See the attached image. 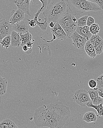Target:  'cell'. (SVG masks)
<instances>
[{"mask_svg":"<svg viewBox=\"0 0 103 128\" xmlns=\"http://www.w3.org/2000/svg\"><path fill=\"white\" fill-rule=\"evenodd\" d=\"M73 99L77 104L84 107L91 101L88 92L85 89H79L74 92Z\"/></svg>","mask_w":103,"mask_h":128,"instance_id":"7","label":"cell"},{"mask_svg":"<svg viewBox=\"0 0 103 128\" xmlns=\"http://www.w3.org/2000/svg\"></svg>","mask_w":103,"mask_h":128,"instance_id":"37","label":"cell"},{"mask_svg":"<svg viewBox=\"0 0 103 128\" xmlns=\"http://www.w3.org/2000/svg\"><path fill=\"white\" fill-rule=\"evenodd\" d=\"M37 22V25L38 26L41 30L43 31H46L47 29L48 26V23L46 19L44 18V20L43 22H41L38 20V19H36Z\"/></svg>","mask_w":103,"mask_h":128,"instance_id":"26","label":"cell"},{"mask_svg":"<svg viewBox=\"0 0 103 128\" xmlns=\"http://www.w3.org/2000/svg\"><path fill=\"white\" fill-rule=\"evenodd\" d=\"M22 49H23V50L24 52H27L28 50V48L27 46L26 45L23 46Z\"/></svg>","mask_w":103,"mask_h":128,"instance_id":"34","label":"cell"},{"mask_svg":"<svg viewBox=\"0 0 103 128\" xmlns=\"http://www.w3.org/2000/svg\"><path fill=\"white\" fill-rule=\"evenodd\" d=\"M68 12V6L65 0H48L43 15L48 23L51 22L56 23Z\"/></svg>","mask_w":103,"mask_h":128,"instance_id":"1","label":"cell"},{"mask_svg":"<svg viewBox=\"0 0 103 128\" xmlns=\"http://www.w3.org/2000/svg\"><path fill=\"white\" fill-rule=\"evenodd\" d=\"M90 32L92 35H95L98 34L100 30V28L98 24L96 23H94L91 25L89 27Z\"/></svg>","mask_w":103,"mask_h":128,"instance_id":"24","label":"cell"},{"mask_svg":"<svg viewBox=\"0 0 103 128\" xmlns=\"http://www.w3.org/2000/svg\"><path fill=\"white\" fill-rule=\"evenodd\" d=\"M70 116L69 108L66 106L55 104L52 117L47 122L44 127L51 128H63Z\"/></svg>","mask_w":103,"mask_h":128,"instance_id":"2","label":"cell"},{"mask_svg":"<svg viewBox=\"0 0 103 128\" xmlns=\"http://www.w3.org/2000/svg\"><path fill=\"white\" fill-rule=\"evenodd\" d=\"M55 22H50L48 24V26H49V28H53L55 26Z\"/></svg>","mask_w":103,"mask_h":128,"instance_id":"33","label":"cell"},{"mask_svg":"<svg viewBox=\"0 0 103 128\" xmlns=\"http://www.w3.org/2000/svg\"><path fill=\"white\" fill-rule=\"evenodd\" d=\"M11 46L13 47H19L22 43L21 37L20 33L12 30L11 33Z\"/></svg>","mask_w":103,"mask_h":128,"instance_id":"15","label":"cell"},{"mask_svg":"<svg viewBox=\"0 0 103 128\" xmlns=\"http://www.w3.org/2000/svg\"><path fill=\"white\" fill-rule=\"evenodd\" d=\"M31 0H13L17 8H19L29 16H31L30 13V2ZM42 6L39 8L38 10L40 12H43L46 8L48 3V0H39Z\"/></svg>","mask_w":103,"mask_h":128,"instance_id":"6","label":"cell"},{"mask_svg":"<svg viewBox=\"0 0 103 128\" xmlns=\"http://www.w3.org/2000/svg\"><path fill=\"white\" fill-rule=\"evenodd\" d=\"M50 29L53 36H55L58 39L63 40L68 38L66 32L58 22H56L53 28Z\"/></svg>","mask_w":103,"mask_h":128,"instance_id":"11","label":"cell"},{"mask_svg":"<svg viewBox=\"0 0 103 128\" xmlns=\"http://www.w3.org/2000/svg\"><path fill=\"white\" fill-rule=\"evenodd\" d=\"M98 4L102 10L103 9V0H88Z\"/></svg>","mask_w":103,"mask_h":128,"instance_id":"31","label":"cell"},{"mask_svg":"<svg viewBox=\"0 0 103 128\" xmlns=\"http://www.w3.org/2000/svg\"><path fill=\"white\" fill-rule=\"evenodd\" d=\"M97 82L98 90L103 91V73L97 78Z\"/></svg>","mask_w":103,"mask_h":128,"instance_id":"27","label":"cell"},{"mask_svg":"<svg viewBox=\"0 0 103 128\" xmlns=\"http://www.w3.org/2000/svg\"><path fill=\"white\" fill-rule=\"evenodd\" d=\"M77 22V18L68 12L61 18L58 22L66 32L68 38H71V36L76 30Z\"/></svg>","mask_w":103,"mask_h":128,"instance_id":"5","label":"cell"},{"mask_svg":"<svg viewBox=\"0 0 103 128\" xmlns=\"http://www.w3.org/2000/svg\"><path fill=\"white\" fill-rule=\"evenodd\" d=\"M87 106L89 108H93L95 109L97 112L98 116L100 118V116H103V102L100 104L95 105L93 104L92 101H91L87 104Z\"/></svg>","mask_w":103,"mask_h":128,"instance_id":"21","label":"cell"},{"mask_svg":"<svg viewBox=\"0 0 103 128\" xmlns=\"http://www.w3.org/2000/svg\"><path fill=\"white\" fill-rule=\"evenodd\" d=\"M17 126L10 119H5L0 122V128H16Z\"/></svg>","mask_w":103,"mask_h":128,"instance_id":"19","label":"cell"},{"mask_svg":"<svg viewBox=\"0 0 103 128\" xmlns=\"http://www.w3.org/2000/svg\"><path fill=\"white\" fill-rule=\"evenodd\" d=\"M21 37V46H23L24 45H26L28 42L32 41L33 40V37L32 35L29 32L24 34H20Z\"/></svg>","mask_w":103,"mask_h":128,"instance_id":"22","label":"cell"},{"mask_svg":"<svg viewBox=\"0 0 103 128\" xmlns=\"http://www.w3.org/2000/svg\"><path fill=\"white\" fill-rule=\"evenodd\" d=\"M98 88L90 89L88 91V94L91 101L93 104L98 105L103 103V98L100 96L98 94Z\"/></svg>","mask_w":103,"mask_h":128,"instance_id":"14","label":"cell"},{"mask_svg":"<svg viewBox=\"0 0 103 128\" xmlns=\"http://www.w3.org/2000/svg\"><path fill=\"white\" fill-rule=\"evenodd\" d=\"M88 86L91 89L96 88L97 86V83L95 80H91L89 81L88 83Z\"/></svg>","mask_w":103,"mask_h":128,"instance_id":"29","label":"cell"},{"mask_svg":"<svg viewBox=\"0 0 103 128\" xmlns=\"http://www.w3.org/2000/svg\"><path fill=\"white\" fill-rule=\"evenodd\" d=\"M95 19L91 16H88L87 20V26L90 27L91 25L95 23Z\"/></svg>","mask_w":103,"mask_h":128,"instance_id":"28","label":"cell"},{"mask_svg":"<svg viewBox=\"0 0 103 128\" xmlns=\"http://www.w3.org/2000/svg\"><path fill=\"white\" fill-rule=\"evenodd\" d=\"M12 26V30L20 34H24L28 32L29 26L27 22L25 21H21L15 23Z\"/></svg>","mask_w":103,"mask_h":128,"instance_id":"13","label":"cell"},{"mask_svg":"<svg viewBox=\"0 0 103 128\" xmlns=\"http://www.w3.org/2000/svg\"><path fill=\"white\" fill-rule=\"evenodd\" d=\"M25 13L19 8L12 10L10 13L11 18L9 22L12 26L15 23L23 20L25 18Z\"/></svg>","mask_w":103,"mask_h":128,"instance_id":"12","label":"cell"},{"mask_svg":"<svg viewBox=\"0 0 103 128\" xmlns=\"http://www.w3.org/2000/svg\"><path fill=\"white\" fill-rule=\"evenodd\" d=\"M71 38L73 41V44L75 48L79 49L84 48L86 42L87 41L86 38L80 35L76 31L73 33Z\"/></svg>","mask_w":103,"mask_h":128,"instance_id":"9","label":"cell"},{"mask_svg":"<svg viewBox=\"0 0 103 128\" xmlns=\"http://www.w3.org/2000/svg\"><path fill=\"white\" fill-rule=\"evenodd\" d=\"M88 16L85 15L81 17L77 20L78 27H83L87 25V20Z\"/></svg>","mask_w":103,"mask_h":128,"instance_id":"25","label":"cell"},{"mask_svg":"<svg viewBox=\"0 0 103 128\" xmlns=\"http://www.w3.org/2000/svg\"><path fill=\"white\" fill-rule=\"evenodd\" d=\"M2 47H5L7 49L10 46L11 44V35L7 36L3 38L0 42Z\"/></svg>","mask_w":103,"mask_h":128,"instance_id":"23","label":"cell"},{"mask_svg":"<svg viewBox=\"0 0 103 128\" xmlns=\"http://www.w3.org/2000/svg\"><path fill=\"white\" fill-rule=\"evenodd\" d=\"M94 46L97 55H100L103 52V40L98 34L93 35L89 39Z\"/></svg>","mask_w":103,"mask_h":128,"instance_id":"10","label":"cell"},{"mask_svg":"<svg viewBox=\"0 0 103 128\" xmlns=\"http://www.w3.org/2000/svg\"><path fill=\"white\" fill-rule=\"evenodd\" d=\"M1 102H2V98H1V95L0 94V106L1 104Z\"/></svg>","mask_w":103,"mask_h":128,"instance_id":"36","label":"cell"},{"mask_svg":"<svg viewBox=\"0 0 103 128\" xmlns=\"http://www.w3.org/2000/svg\"><path fill=\"white\" fill-rule=\"evenodd\" d=\"M55 106L54 104H50L42 106L36 110L34 115V120L36 126L44 127L47 122L53 116Z\"/></svg>","mask_w":103,"mask_h":128,"instance_id":"4","label":"cell"},{"mask_svg":"<svg viewBox=\"0 0 103 128\" xmlns=\"http://www.w3.org/2000/svg\"><path fill=\"white\" fill-rule=\"evenodd\" d=\"M12 26L7 18L2 19L0 21V42L3 38L11 34Z\"/></svg>","mask_w":103,"mask_h":128,"instance_id":"8","label":"cell"},{"mask_svg":"<svg viewBox=\"0 0 103 128\" xmlns=\"http://www.w3.org/2000/svg\"><path fill=\"white\" fill-rule=\"evenodd\" d=\"M84 49L88 56L93 58L96 57L97 54L95 48L89 40L86 42Z\"/></svg>","mask_w":103,"mask_h":128,"instance_id":"17","label":"cell"},{"mask_svg":"<svg viewBox=\"0 0 103 128\" xmlns=\"http://www.w3.org/2000/svg\"><path fill=\"white\" fill-rule=\"evenodd\" d=\"M76 31L80 35L86 38L87 40H89L93 35L90 32L89 27L87 25L83 27L77 26Z\"/></svg>","mask_w":103,"mask_h":128,"instance_id":"16","label":"cell"},{"mask_svg":"<svg viewBox=\"0 0 103 128\" xmlns=\"http://www.w3.org/2000/svg\"><path fill=\"white\" fill-rule=\"evenodd\" d=\"M97 116L94 112H88L85 113L83 117V120L87 122H95Z\"/></svg>","mask_w":103,"mask_h":128,"instance_id":"18","label":"cell"},{"mask_svg":"<svg viewBox=\"0 0 103 128\" xmlns=\"http://www.w3.org/2000/svg\"><path fill=\"white\" fill-rule=\"evenodd\" d=\"M27 20L29 22V24L30 26L32 27V28H34L37 25L36 21L34 20V19H32V20H29V19H28Z\"/></svg>","mask_w":103,"mask_h":128,"instance_id":"32","label":"cell"},{"mask_svg":"<svg viewBox=\"0 0 103 128\" xmlns=\"http://www.w3.org/2000/svg\"><path fill=\"white\" fill-rule=\"evenodd\" d=\"M72 15H80L88 11H98L102 10L97 4L88 0H65Z\"/></svg>","mask_w":103,"mask_h":128,"instance_id":"3","label":"cell"},{"mask_svg":"<svg viewBox=\"0 0 103 128\" xmlns=\"http://www.w3.org/2000/svg\"><path fill=\"white\" fill-rule=\"evenodd\" d=\"M33 45V42L32 41L28 42L26 44V45L27 46L28 48V50L27 52H26V53L27 54H30L32 52V46Z\"/></svg>","mask_w":103,"mask_h":128,"instance_id":"30","label":"cell"},{"mask_svg":"<svg viewBox=\"0 0 103 128\" xmlns=\"http://www.w3.org/2000/svg\"><path fill=\"white\" fill-rule=\"evenodd\" d=\"M7 87V80L0 76V94L1 96L4 95L6 93Z\"/></svg>","mask_w":103,"mask_h":128,"instance_id":"20","label":"cell"},{"mask_svg":"<svg viewBox=\"0 0 103 128\" xmlns=\"http://www.w3.org/2000/svg\"><path fill=\"white\" fill-rule=\"evenodd\" d=\"M98 94L100 96L103 98V91L98 90Z\"/></svg>","mask_w":103,"mask_h":128,"instance_id":"35","label":"cell"}]
</instances>
